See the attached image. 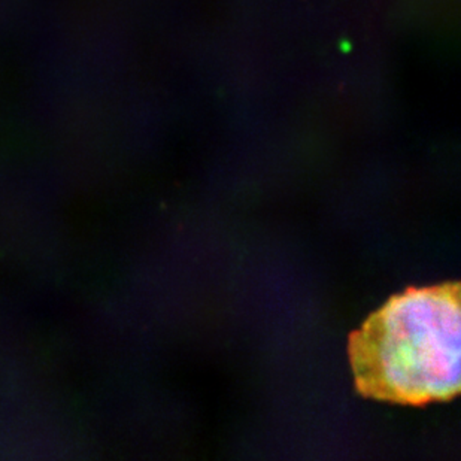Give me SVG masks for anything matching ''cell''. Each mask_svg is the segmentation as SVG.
Here are the masks:
<instances>
[{"mask_svg": "<svg viewBox=\"0 0 461 461\" xmlns=\"http://www.w3.org/2000/svg\"><path fill=\"white\" fill-rule=\"evenodd\" d=\"M460 284L391 296L348 339L355 390L367 398L424 406L460 391Z\"/></svg>", "mask_w": 461, "mask_h": 461, "instance_id": "obj_1", "label": "cell"}]
</instances>
